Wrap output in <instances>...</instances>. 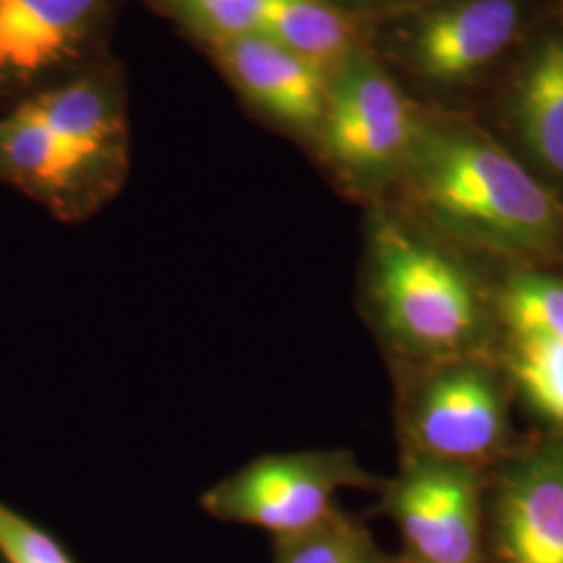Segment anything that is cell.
Masks as SVG:
<instances>
[{
	"label": "cell",
	"instance_id": "1",
	"mask_svg": "<svg viewBox=\"0 0 563 563\" xmlns=\"http://www.w3.org/2000/svg\"><path fill=\"white\" fill-rule=\"evenodd\" d=\"M423 207L467 241L507 253H543L560 239L553 197L501 146L467 134H432L413 151Z\"/></svg>",
	"mask_w": 563,
	"mask_h": 563
},
{
	"label": "cell",
	"instance_id": "2",
	"mask_svg": "<svg viewBox=\"0 0 563 563\" xmlns=\"http://www.w3.org/2000/svg\"><path fill=\"white\" fill-rule=\"evenodd\" d=\"M369 307L395 349L416 357L462 351L483 330V301L455 262L397 223L372 234Z\"/></svg>",
	"mask_w": 563,
	"mask_h": 563
},
{
	"label": "cell",
	"instance_id": "3",
	"mask_svg": "<svg viewBox=\"0 0 563 563\" xmlns=\"http://www.w3.org/2000/svg\"><path fill=\"white\" fill-rule=\"evenodd\" d=\"M372 484L376 478L349 451L269 453L209 486L199 505L218 522L255 526L280 539L325 522L344 488Z\"/></svg>",
	"mask_w": 563,
	"mask_h": 563
},
{
	"label": "cell",
	"instance_id": "4",
	"mask_svg": "<svg viewBox=\"0 0 563 563\" xmlns=\"http://www.w3.org/2000/svg\"><path fill=\"white\" fill-rule=\"evenodd\" d=\"M386 509L411 563H481L478 481L465 463L413 455Z\"/></svg>",
	"mask_w": 563,
	"mask_h": 563
},
{
	"label": "cell",
	"instance_id": "5",
	"mask_svg": "<svg viewBox=\"0 0 563 563\" xmlns=\"http://www.w3.org/2000/svg\"><path fill=\"white\" fill-rule=\"evenodd\" d=\"M407 426L416 455L470 465L504 441L501 388L483 365H451L422 384Z\"/></svg>",
	"mask_w": 563,
	"mask_h": 563
},
{
	"label": "cell",
	"instance_id": "6",
	"mask_svg": "<svg viewBox=\"0 0 563 563\" xmlns=\"http://www.w3.org/2000/svg\"><path fill=\"white\" fill-rule=\"evenodd\" d=\"M409 136L411 121L395 84L372 63H351L330 95V157L353 174H380L399 159Z\"/></svg>",
	"mask_w": 563,
	"mask_h": 563
},
{
	"label": "cell",
	"instance_id": "7",
	"mask_svg": "<svg viewBox=\"0 0 563 563\" xmlns=\"http://www.w3.org/2000/svg\"><path fill=\"white\" fill-rule=\"evenodd\" d=\"M501 563H563V443L511 463L495 495Z\"/></svg>",
	"mask_w": 563,
	"mask_h": 563
},
{
	"label": "cell",
	"instance_id": "8",
	"mask_svg": "<svg viewBox=\"0 0 563 563\" xmlns=\"http://www.w3.org/2000/svg\"><path fill=\"white\" fill-rule=\"evenodd\" d=\"M223 63L262 109L292 125H311L323 113V71L265 34L218 42Z\"/></svg>",
	"mask_w": 563,
	"mask_h": 563
},
{
	"label": "cell",
	"instance_id": "9",
	"mask_svg": "<svg viewBox=\"0 0 563 563\" xmlns=\"http://www.w3.org/2000/svg\"><path fill=\"white\" fill-rule=\"evenodd\" d=\"M101 0H0V74L27 78L71 57Z\"/></svg>",
	"mask_w": 563,
	"mask_h": 563
},
{
	"label": "cell",
	"instance_id": "10",
	"mask_svg": "<svg viewBox=\"0 0 563 563\" xmlns=\"http://www.w3.org/2000/svg\"><path fill=\"white\" fill-rule=\"evenodd\" d=\"M514 0H470L430 18L418 38L423 69L443 80L463 78L499 55L518 30Z\"/></svg>",
	"mask_w": 563,
	"mask_h": 563
},
{
	"label": "cell",
	"instance_id": "11",
	"mask_svg": "<svg viewBox=\"0 0 563 563\" xmlns=\"http://www.w3.org/2000/svg\"><path fill=\"white\" fill-rule=\"evenodd\" d=\"M0 165L25 186L60 205L95 186L104 165L90 162L20 107L0 121Z\"/></svg>",
	"mask_w": 563,
	"mask_h": 563
},
{
	"label": "cell",
	"instance_id": "12",
	"mask_svg": "<svg viewBox=\"0 0 563 563\" xmlns=\"http://www.w3.org/2000/svg\"><path fill=\"white\" fill-rule=\"evenodd\" d=\"M21 107L80 155L107 165L118 132L109 102L95 84H69L23 102Z\"/></svg>",
	"mask_w": 563,
	"mask_h": 563
},
{
	"label": "cell",
	"instance_id": "13",
	"mask_svg": "<svg viewBox=\"0 0 563 563\" xmlns=\"http://www.w3.org/2000/svg\"><path fill=\"white\" fill-rule=\"evenodd\" d=\"M262 34L325 69L349 51V27L322 0H267Z\"/></svg>",
	"mask_w": 563,
	"mask_h": 563
},
{
	"label": "cell",
	"instance_id": "14",
	"mask_svg": "<svg viewBox=\"0 0 563 563\" xmlns=\"http://www.w3.org/2000/svg\"><path fill=\"white\" fill-rule=\"evenodd\" d=\"M526 141L541 162L563 176V42H549L522 92Z\"/></svg>",
	"mask_w": 563,
	"mask_h": 563
},
{
	"label": "cell",
	"instance_id": "15",
	"mask_svg": "<svg viewBox=\"0 0 563 563\" xmlns=\"http://www.w3.org/2000/svg\"><path fill=\"white\" fill-rule=\"evenodd\" d=\"M501 313L511 341L563 342V280L522 274L507 282Z\"/></svg>",
	"mask_w": 563,
	"mask_h": 563
},
{
	"label": "cell",
	"instance_id": "16",
	"mask_svg": "<svg viewBox=\"0 0 563 563\" xmlns=\"http://www.w3.org/2000/svg\"><path fill=\"white\" fill-rule=\"evenodd\" d=\"M509 369L526 401L563 426V342L511 341Z\"/></svg>",
	"mask_w": 563,
	"mask_h": 563
},
{
	"label": "cell",
	"instance_id": "17",
	"mask_svg": "<svg viewBox=\"0 0 563 563\" xmlns=\"http://www.w3.org/2000/svg\"><path fill=\"white\" fill-rule=\"evenodd\" d=\"M367 549L362 526L336 509L311 530L276 539L274 563H357Z\"/></svg>",
	"mask_w": 563,
	"mask_h": 563
},
{
	"label": "cell",
	"instance_id": "18",
	"mask_svg": "<svg viewBox=\"0 0 563 563\" xmlns=\"http://www.w3.org/2000/svg\"><path fill=\"white\" fill-rule=\"evenodd\" d=\"M0 560L4 563H76L57 537L0 501Z\"/></svg>",
	"mask_w": 563,
	"mask_h": 563
},
{
	"label": "cell",
	"instance_id": "19",
	"mask_svg": "<svg viewBox=\"0 0 563 563\" xmlns=\"http://www.w3.org/2000/svg\"><path fill=\"white\" fill-rule=\"evenodd\" d=\"M190 21L216 42L260 34L267 0H181Z\"/></svg>",
	"mask_w": 563,
	"mask_h": 563
},
{
	"label": "cell",
	"instance_id": "20",
	"mask_svg": "<svg viewBox=\"0 0 563 563\" xmlns=\"http://www.w3.org/2000/svg\"><path fill=\"white\" fill-rule=\"evenodd\" d=\"M357 563H395V562H388V560H384V558H380V555H376L374 551H372V547L363 553L362 558H360V562Z\"/></svg>",
	"mask_w": 563,
	"mask_h": 563
}]
</instances>
